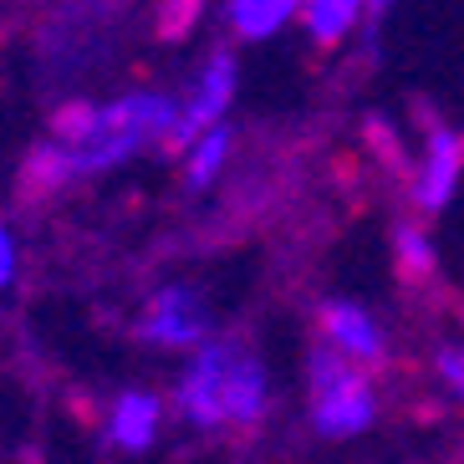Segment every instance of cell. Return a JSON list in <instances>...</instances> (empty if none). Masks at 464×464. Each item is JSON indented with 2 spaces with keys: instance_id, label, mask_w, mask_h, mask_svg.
Instances as JSON below:
<instances>
[{
  "instance_id": "cell-11",
  "label": "cell",
  "mask_w": 464,
  "mask_h": 464,
  "mask_svg": "<svg viewBox=\"0 0 464 464\" xmlns=\"http://www.w3.org/2000/svg\"><path fill=\"white\" fill-rule=\"evenodd\" d=\"M225 153H230V133L225 128H205V133L189 143V189H205L209 179L219 174V164H225Z\"/></svg>"
},
{
  "instance_id": "cell-8",
  "label": "cell",
  "mask_w": 464,
  "mask_h": 464,
  "mask_svg": "<svg viewBox=\"0 0 464 464\" xmlns=\"http://www.w3.org/2000/svg\"><path fill=\"white\" fill-rule=\"evenodd\" d=\"M159 398L153 393H123L112 403V423H108V439L118 450H149L153 434H159Z\"/></svg>"
},
{
  "instance_id": "cell-1",
  "label": "cell",
  "mask_w": 464,
  "mask_h": 464,
  "mask_svg": "<svg viewBox=\"0 0 464 464\" xmlns=\"http://www.w3.org/2000/svg\"><path fill=\"white\" fill-rule=\"evenodd\" d=\"M174 118L179 102L164 92H128L118 102H67L52 118V138L31 149L21 189L31 199L62 194L77 179L123 164L149 143H164L174 133Z\"/></svg>"
},
{
  "instance_id": "cell-16",
  "label": "cell",
  "mask_w": 464,
  "mask_h": 464,
  "mask_svg": "<svg viewBox=\"0 0 464 464\" xmlns=\"http://www.w3.org/2000/svg\"><path fill=\"white\" fill-rule=\"evenodd\" d=\"M368 5H372V15H378V11H388V5H393V0H368Z\"/></svg>"
},
{
  "instance_id": "cell-5",
  "label": "cell",
  "mask_w": 464,
  "mask_h": 464,
  "mask_svg": "<svg viewBox=\"0 0 464 464\" xmlns=\"http://www.w3.org/2000/svg\"><path fill=\"white\" fill-rule=\"evenodd\" d=\"M205 301L194 296L189 286H169L159 291V296L149 301V312H143V322H138V332L149 342H159V347H199L205 342Z\"/></svg>"
},
{
  "instance_id": "cell-10",
  "label": "cell",
  "mask_w": 464,
  "mask_h": 464,
  "mask_svg": "<svg viewBox=\"0 0 464 464\" xmlns=\"http://www.w3.org/2000/svg\"><path fill=\"white\" fill-rule=\"evenodd\" d=\"M368 0H301V15H306V26L322 46H337L347 31L357 26V11H362Z\"/></svg>"
},
{
  "instance_id": "cell-7",
  "label": "cell",
  "mask_w": 464,
  "mask_h": 464,
  "mask_svg": "<svg viewBox=\"0 0 464 464\" xmlns=\"http://www.w3.org/2000/svg\"><path fill=\"white\" fill-rule=\"evenodd\" d=\"M322 332L332 337V347L357 362H378L382 357V332L372 327V316L353 301H327L322 306Z\"/></svg>"
},
{
  "instance_id": "cell-13",
  "label": "cell",
  "mask_w": 464,
  "mask_h": 464,
  "mask_svg": "<svg viewBox=\"0 0 464 464\" xmlns=\"http://www.w3.org/2000/svg\"><path fill=\"white\" fill-rule=\"evenodd\" d=\"M194 15H199V0H174V5H164V36H189Z\"/></svg>"
},
{
  "instance_id": "cell-17",
  "label": "cell",
  "mask_w": 464,
  "mask_h": 464,
  "mask_svg": "<svg viewBox=\"0 0 464 464\" xmlns=\"http://www.w3.org/2000/svg\"><path fill=\"white\" fill-rule=\"evenodd\" d=\"M87 5H97V11H108V5H118V0H87Z\"/></svg>"
},
{
  "instance_id": "cell-2",
  "label": "cell",
  "mask_w": 464,
  "mask_h": 464,
  "mask_svg": "<svg viewBox=\"0 0 464 464\" xmlns=\"http://www.w3.org/2000/svg\"><path fill=\"white\" fill-rule=\"evenodd\" d=\"M179 413L194 429H256L266 413V368L240 342H209L179 382Z\"/></svg>"
},
{
  "instance_id": "cell-4",
  "label": "cell",
  "mask_w": 464,
  "mask_h": 464,
  "mask_svg": "<svg viewBox=\"0 0 464 464\" xmlns=\"http://www.w3.org/2000/svg\"><path fill=\"white\" fill-rule=\"evenodd\" d=\"M230 97H235V56H230V52H215V56H209V67H205V77L194 82L189 102L179 108L174 133L164 138V149H174V153L189 149L194 138L205 133V128L219 123V112L230 108Z\"/></svg>"
},
{
  "instance_id": "cell-15",
  "label": "cell",
  "mask_w": 464,
  "mask_h": 464,
  "mask_svg": "<svg viewBox=\"0 0 464 464\" xmlns=\"http://www.w3.org/2000/svg\"><path fill=\"white\" fill-rule=\"evenodd\" d=\"M15 281V235L0 225V291Z\"/></svg>"
},
{
  "instance_id": "cell-12",
  "label": "cell",
  "mask_w": 464,
  "mask_h": 464,
  "mask_svg": "<svg viewBox=\"0 0 464 464\" xmlns=\"http://www.w3.org/2000/svg\"><path fill=\"white\" fill-rule=\"evenodd\" d=\"M398 260H403V271H409V276H429V271H434V250H429L423 230L398 225Z\"/></svg>"
},
{
  "instance_id": "cell-14",
  "label": "cell",
  "mask_w": 464,
  "mask_h": 464,
  "mask_svg": "<svg viewBox=\"0 0 464 464\" xmlns=\"http://www.w3.org/2000/svg\"><path fill=\"white\" fill-rule=\"evenodd\" d=\"M439 378L454 388V398H464V347H444L439 353Z\"/></svg>"
},
{
  "instance_id": "cell-3",
  "label": "cell",
  "mask_w": 464,
  "mask_h": 464,
  "mask_svg": "<svg viewBox=\"0 0 464 464\" xmlns=\"http://www.w3.org/2000/svg\"><path fill=\"white\" fill-rule=\"evenodd\" d=\"M312 423L322 439H353L372 423V388L327 347L312 353Z\"/></svg>"
},
{
  "instance_id": "cell-6",
  "label": "cell",
  "mask_w": 464,
  "mask_h": 464,
  "mask_svg": "<svg viewBox=\"0 0 464 464\" xmlns=\"http://www.w3.org/2000/svg\"><path fill=\"white\" fill-rule=\"evenodd\" d=\"M459 169H464V138H454L450 128H434L429 159H423L419 179H413V194H419V205L429 209V215L450 205L454 184H459Z\"/></svg>"
},
{
  "instance_id": "cell-9",
  "label": "cell",
  "mask_w": 464,
  "mask_h": 464,
  "mask_svg": "<svg viewBox=\"0 0 464 464\" xmlns=\"http://www.w3.org/2000/svg\"><path fill=\"white\" fill-rule=\"evenodd\" d=\"M301 11V0H230V26L246 42H266Z\"/></svg>"
}]
</instances>
